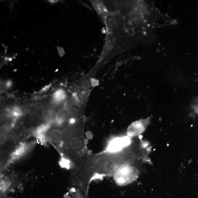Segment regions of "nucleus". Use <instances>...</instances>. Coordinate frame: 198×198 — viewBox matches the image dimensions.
<instances>
[{
    "mask_svg": "<svg viewBox=\"0 0 198 198\" xmlns=\"http://www.w3.org/2000/svg\"><path fill=\"white\" fill-rule=\"evenodd\" d=\"M52 105L49 101H35L24 107V113L18 121L25 130L40 127L47 119Z\"/></svg>",
    "mask_w": 198,
    "mask_h": 198,
    "instance_id": "nucleus-1",
    "label": "nucleus"
},
{
    "mask_svg": "<svg viewBox=\"0 0 198 198\" xmlns=\"http://www.w3.org/2000/svg\"><path fill=\"white\" fill-rule=\"evenodd\" d=\"M139 174L137 169L126 163L121 165L113 176L117 184L124 186L134 181L137 179Z\"/></svg>",
    "mask_w": 198,
    "mask_h": 198,
    "instance_id": "nucleus-2",
    "label": "nucleus"
},
{
    "mask_svg": "<svg viewBox=\"0 0 198 198\" xmlns=\"http://www.w3.org/2000/svg\"><path fill=\"white\" fill-rule=\"evenodd\" d=\"M150 117L133 123L128 128V136L129 138L136 137L142 134L146 130V128L151 123Z\"/></svg>",
    "mask_w": 198,
    "mask_h": 198,
    "instance_id": "nucleus-3",
    "label": "nucleus"
},
{
    "mask_svg": "<svg viewBox=\"0 0 198 198\" xmlns=\"http://www.w3.org/2000/svg\"><path fill=\"white\" fill-rule=\"evenodd\" d=\"M130 138L127 136L113 140L107 147V152L115 153L122 152L130 144Z\"/></svg>",
    "mask_w": 198,
    "mask_h": 198,
    "instance_id": "nucleus-4",
    "label": "nucleus"
}]
</instances>
